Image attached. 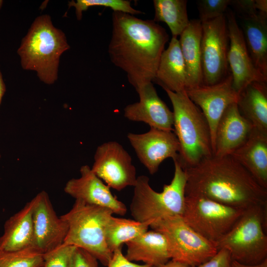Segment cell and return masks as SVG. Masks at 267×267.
I'll return each instance as SVG.
<instances>
[{"label":"cell","mask_w":267,"mask_h":267,"mask_svg":"<svg viewBox=\"0 0 267 267\" xmlns=\"http://www.w3.org/2000/svg\"><path fill=\"white\" fill-rule=\"evenodd\" d=\"M174 162L173 179L170 183L164 185L162 192H157L151 187L147 176L137 178L130 205L134 220L152 223L165 218L182 215L187 176L178 162Z\"/></svg>","instance_id":"5"},{"label":"cell","mask_w":267,"mask_h":267,"mask_svg":"<svg viewBox=\"0 0 267 267\" xmlns=\"http://www.w3.org/2000/svg\"><path fill=\"white\" fill-rule=\"evenodd\" d=\"M164 90L173 108L174 132L180 147L177 161L184 170L213 156L210 129L203 113L185 91Z\"/></svg>","instance_id":"4"},{"label":"cell","mask_w":267,"mask_h":267,"mask_svg":"<svg viewBox=\"0 0 267 267\" xmlns=\"http://www.w3.org/2000/svg\"><path fill=\"white\" fill-rule=\"evenodd\" d=\"M2 3H3V0H0V9L2 6Z\"/></svg>","instance_id":"40"},{"label":"cell","mask_w":267,"mask_h":267,"mask_svg":"<svg viewBox=\"0 0 267 267\" xmlns=\"http://www.w3.org/2000/svg\"><path fill=\"white\" fill-rule=\"evenodd\" d=\"M69 48L65 34L45 14L35 19L17 53L24 69L36 71L41 81L50 85L57 79L61 54Z\"/></svg>","instance_id":"3"},{"label":"cell","mask_w":267,"mask_h":267,"mask_svg":"<svg viewBox=\"0 0 267 267\" xmlns=\"http://www.w3.org/2000/svg\"><path fill=\"white\" fill-rule=\"evenodd\" d=\"M232 262L229 252L222 248L208 261L193 267H231Z\"/></svg>","instance_id":"34"},{"label":"cell","mask_w":267,"mask_h":267,"mask_svg":"<svg viewBox=\"0 0 267 267\" xmlns=\"http://www.w3.org/2000/svg\"><path fill=\"white\" fill-rule=\"evenodd\" d=\"M228 36L225 13L202 22L201 65L204 85L220 82L229 74Z\"/></svg>","instance_id":"10"},{"label":"cell","mask_w":267,"mask_h":267,"mask_svg":"<svg viewBox=\"0 0 267 267\" xmlns=\"http://www.w3.org/2000/svg\"><path fill=\"white\" fill-rule=\"evenodd\" d=\"M230 5L242 19L253 18L258 14L255 6V0H231Z\"/></svg>","instance_id":"33"},{"label":"cell","mask_w":267,"mask_h":267,"mask_svg":"<svg viewBox=\"0 0 267 267\" xmlns=\"http://www.w3.org/2000/svg\"><path fill=\"white\" fill-rule=\"evenodd\" d=\"M185 92L190 99L201 110L210 127L213 151L215 132L218 122L228 106L236 103L238 93L232 86V79L229 74L216 84L201 85L187 89Z\"/></svg>","instance_id":"15"},{"label":"cell","mask_w":267,"mask_h":267,"mask_svg":"<svg viewBox=\"0 0 267 267\" xmlns=\"http://www.w3.org/2000/svg\"><path fill=\"white\" fill-rule=\"evenodd\" d=\"M0 158H1V154H0Z\"/></svg>","instance_id":"41"},{"label":"cell","mask_w":267,"mask_h":267,"mask_svg":"<svg viewBox=\"0 0 267 267\" xmlns=\"http://www.w3.org/2000/svg\"><path fill=\"white\" fill-rule=\"evenodd\" d=\"M127 138L140 162L153 175L166 159L179 158V144L173 131L150 128L142 134L129 133Z\"/></svg>","instance_id":"12"},{"label":"cell","mask_w":267,"mask_h":267,"mask_svg":"<svg viewBox=\"0 0 267 267\" xmlns=\"http://www.w3.org/2000/svg\"><path fill=\"white\" fill-rule=\"evenodd\" d=\"M33 198V247L44 254L63 244L68 225L56 215L46 192L42 191Z\"/></svg>","instance_id":"13"},{"label":"cell","mask_w":267,"mask_h":267,"mask_svg":"<svg viewBox=\"0 0 267 267\" xmlns=\"http://www.w3.org/2000/svg\"><path fill=\"white\" fill-rule=\"evenodd\" d=\"M179 36L178 40L187 73L186 90L203 84L201 21L199 19L190 20L188 25Z\"/></svg>","instance_id":"23"},{"label":"cell","mask_w":267,"mask_h":267,"mask_svg":"<svg viewBox=\"0 0 267 267\" xmlns=\"http://www.w3.org/2000/svg\"><path fill=\"white\" fill-rule=\"evenodd\" d=\"M151 223V222H141L112 216L106 225L105 233L109 249L113 253L116 249L122 248L124 243L146 232Z\"/></svg>","instance_id":"26"},{"label":"cell","mask_w":267,"mask_h":267,"mask_svg":"<svg viewBox=\"0 0 267 267\" xmlns=\"http://www.w3.org/2000/svg\"><path fill=\"white\" fill-rule=\"evenodd\" d=\"M255 6L258 12L267 14V0H255Z\"/></svg>","instance_id":"37"},{"label":"cell","mask_w":267,"mask_h":267,"mask_svg":"<svg viewBox=\"0 0 267 267\" xmlns=\"http://www.w3.org/2000/svg\"><path fill=\"white\" fill-rule=\"evenodd\" d=\"M231 0H199L197 8L201 22L215 19L225 14Z\"/></svg>","instance_id":"30"},{"label":"cell","mask_w":267,"mask_h":267,"mask_svg":"<svg viewBox=\"0 0 267 267\" xmlns=\"http://www.w3.org/2000/svg\"><path fill=\"white\" fill-rule=\"evenodd\" d=\"M228 29L227 62L232 79V86L239 93L253 82H267L255 66L248 51L241 29L231 11L225 13Z\"/></svg>","instance_id":"14"},{"label":"cell","mask_w":267,"mask_h":267,"mask_svg":"<svg viewBox=\"0 0 267 267\" xmlns=\"http://www.w3.org/2000/svg\"><path fill=\"white\" fill-rule=\"evenodd\" d=\"M150 227L165 236L171 260L191 267L208 261L219 251L215 243L192 229L181 216L162 219L151 224Z\"/></svg>","instance_id":"8"},{"label":"cell","mask_w":267,"mask_h":267,"mask_svg":"<svg viewBox=\"0 0 267 267\" xmlns=\"http://www.w3.org/2000/svg\"><path fill=\"white\" fill-rule=\"evenodd\" d=\"M153 267H191L188 265L183 263L180 262L171 260L169 261L167 263Z\"/></svg>","instance_id":"36"},{"label":"cell","mask_w":267,"mask_h":267,"mask_svg":"<svg viewBox=\"0 0 267 267\" xmlns=\"http://www.w3.org/2000/svg\"><path fill=\"white\" fill-rule=\"evenodd\" d=\"M186 0H154V22H163L170 28L172 37L180 36L188 25Z\"/></svg>","instance_id":"27"},{"label":"cell","mask_w":267,"mask_h":267,"mask_svg":"<svg viewBox=\"0 0 267 267\" xmlns=\"http://www.w3.org/2000/svg\"><path fill=\"white\" fill-rule=\"evenodd\" d=\"M241 115L253 128L267 133V85L253 82L239 93L236 102Z\"/></svg>","instance_id":"24"},{"label":"cell","mask_w":267,"mask_h":267,"mask_svg":"<svg viewBox=\"0 0 267 267\" xmlns=\"http://www.w3.org/2000/svg\"><path fill=\"white\" fill-rule=\"evenodd\" d=\"M6 91V86L4 82L2 73L0 69V104Z\"/></svg>","instance_id":"39"},{"label":"cell","mask_w":267,"mask_h":267,"mask_svg":"<svg viewBox=\"0 0 267 267\" xmlns=\"http://www.w3.org/2000/svg\"><path fill=\"white\" fill-rule=\"evenodd\" d=\"M34 203L33 198L5 221L0 237V250L12 251L33 247Z\"/></svg>","instance_id":"21"},{"label":"cell","mask_w":267,"mask_h":267,"mask_svg":"<svg viewBox=\"0 0 267 267\" xmlns=\"http://www.w3.org/2000/svg\"><path fill=\"white\" fill-rule=\"evenodd\" d=\"M91 169L107 185L117 191L134 186L136 182V170L131 156L115 141H109L97 147Z\"/></svg>","instance_id":"11"},{"label":"cell","mask_w":267,"mask_h":267,"mask_svg":"<svg viewBox=\"0 0 267 267\" xmlns=\"http://www.w3.org/2000/svg\"><path fill=\"white\" fill-rule=\"evenodd\" d=\"M164 89L175 92L185 91L187 73L179 40L172 37L160 57L154 80Z\"/></svg>","instance_id":"20"},{"label":"cell","mask_w":267,"mask_h":267,"mask_svg":"<svg viewBox=\"0 0 267 267\" xmlns=\"http://www.w3.org/2000/svg\"><path fill=\"white\" fill-rule=\"evenodd\" d=\"M253 129L240 113L236 103L225 109L217 126L213 155H230L247 140Z\"/></svg>","instance_id":"18"},{"label":"cell","mask_w":267,"mask_h":267,"mask_svg":"<svg viewBox=\"0 0 267 267\" xmlns=\"http://www.w3.org/2000/svg\"><path fill=\"white\" fill-rule=\"evenodd\" d=\"M44 254L34 247L7 251L0 250V267H43Z\"/></svg>","instance_id":"28"},{"label":"cell","mask_w":267,"mask_h":267,"mask_svg":"<svg viewBox=\"0 0 267 267\" xmlns=\"http://www.w3.org/2000/svg\"><path fill=\"white\" fill-rule=\"evenodd\" d=\"M68 267H99L97 260L85 250L75 247Z\"/></svg>","instance_id":"32"},{"label":"cell","mask_w":267,"mask_h":267,"mask_svg":"<svg viewBox=\"0 0 267 267\" xmlns=\"http://www.w3.org/2000/svg\"><path fill=\"white\" fill-rule=\"evenodd\" d=\"M136 91L139 100L126 106L125 117L132 121L146 123L150 128L174 131L173 111L159 97L152 82L142 85Z\"/></svg>","instance_id":"17"},{"label":"cell","mask_w":267,"mask_h":267,"mask_svg":"<svg viewBox=\"0 0 267 267\" xmlns=\"http://www.w3.org/2000/svg\"><path fill=\"white\" fill-rule=\"evenodd\" d=\"M231 267H267V260L265 261L261 264L256 266L245 265L232 261Z\"/></svg>","instance_id":"38"},{"label":"cell","mask_w":267,"mask_h":267,"mask_svg":"<svg viewBox=\"0 0 267 267\" xmlns=\"http://www.w3.org/2000/svg\"><path fill=\"white\" fill-rule=\"evenodd\" d=\"M244 210L206 198L185 196L181 217L197 233L216 244L231 228Z\"/></svg>","instance_id":"9"},{"label":"cell","mask_w":267,"mask_h":267,"mask_svg":"<svg viewBox=\"0 0 267 267\" xmlns=\"http://www.w3.org/2000/svg\"><path fill=\"white\" fill-rule=\"evenodd\" d=\"M267 205L245 209L231 228L216 244L227 250L232 261L256 266L267 260Z\"/></svg>","instance_id":"7"},{"label":"cell","mask_w":267,"mask_h":267,"mask_svg":"<svg viewBox=\"0 0 267 267\" xmlns=\"http://www.w3.org/2000/svg\"><path fill=\"white\" fill-rule=\"evenodd\" d=\"M242 20L241 30L251 58L267 78V14L258 12L254 17Z\"/></svg>","instance_id":"25"},{"label":"cell","mask_w":267,"mask_h":267,"mask_svg":"<svg viewBox=\"0 0 267 267\" xmlns=\"http://www.w3.org/2000/svg\"><path fill=\"white\" fill-rule=\"evenodd\" d=\"M69 7L75 8L76 17L80 20L82 18L83 12L91 6H100L111 8L114 11L121 12L134 15L144 14L142 11L134 8L131 1L125 0H77L69 2Z\"/></svg>","instance_id":"29"},{"label":"cell","mask_w":267,"mask_h":267,"mask_svg":"<svg viewBox=\"0 0 267 267\" xmlns=\"http://www.w3.org/2000/svg\"><path fill=\"white\" fill-rule=\"evenodd\" d=\"M107 267H152L147 265H138L132 262L126 258L122 252V248L116 249L113 252L112 257Z\"/></svg>","instance_id":"35"},{"label":"cell","mask_w":267,"mask_h":267,"mask_svg":"<svg viewBox=\"0 0 267 267\" xmlns=\"http://www.w3.org/2000/svg\"><path fill=\"white\" fill-rule=\"evenodd\" d=\"M75 247L63 244L44 254V264L43 267H68L71 256Z\"/></svg>","instance_id":"31"},{"label":"cell","mask_w":267,"mask_h":267,"mask_svg":"<svg viewBox=\"0 0 267 267\" xmlns=\"http://www.w3.org/2000/svg\"><path fill=\"white\" fill-rule=\"evenodd\" d=\"M230 155L267 189V133L253 128L247 140Z\"/></svg>","instance_id":"19"},{"label":"cell","mask_w":267,"mask_h":267,"mask_svg":"<svg viewBox=\"0 0 267 267\" xmlns=\"http://www.w3.org/2000/svg\"><path fill=\"white\" fill-rule=\"evenodd\" d=\"M184 171L185 196L206 198L242 210L267 205V189L231 155H213Z\"/></svg>","instance_id":"2"},{"label":"cell","mask_w":267,"mask_h":267,"mask_svg":"<svg viewBox=\"0 0 267 267\" xmlns=\"http://www.w3.org/2000/svg\"><path fill=\"white\" fill-rule=\"evenodd\" d=\"M126 244L127 251L125 257L130 261H142L153 267L171 259L167 239L158 231L147 230Z\"/></svg>","instance_id":"22"},{"label":"cell","mask_w":267,"mask_h":267,"mask_svg":"<svg viewBox=\"0 0 267 267\" xmlns=\"http://www.w3.org/2000/svg\"><path fill=\"white\" fill-rule=\"evenodd\" d=\"M112 20L108 49L110 60L127 74L129 82L136 90L154 81L169 35L153 20L113 11Z\"/></svg>","instance_id":"1"},{"label":"cell","mask_w":267,"mask_h":267,"mask_svg":"<svg viewBox=\"0 0 267 267\" xmlns=\"http://www.w3.org/2000/svg\"><path fill=\"white\" fill-rule=\"evenodd\" d=\"M80 177L69 180L64 190L75 200L100 206L111 210L113 214L125 215L127 211L126 205L117 199L88 165H84L80 170Z\"/></svg>","instance_id":"16"},{"label":"cell","mask_w":267,"mask_h":267,"mask_svg":"<svg viewBox=\"0 0 267 267\" xmlns=\"http://www.w3.org/2000/svg\"><path fill=\"white\" fill-rule=\"evenodd\" d=\"M113 214L108 208L75 200L71 209L61 216L68 225L63 244L85 250L107 266L113 253L107 245L105 233Z\"/></svg>","instance_id":"6"}]
</instances>
